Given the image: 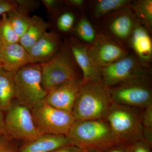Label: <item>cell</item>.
<instances>
[{"instance_id":"obj_33","label":"cell","mask_w":152,"mask_h":152,"mask_svg":"<svg viewBox=\"0 0 152 152\" xmlns=\"http://www.w3.org/2000/svg\"><path fill=\"white\" fill-rule=\"evenodd\" d=\"M66 2L70 5L80 7L83 6L84 1L83 0H69L66 1Z\"/></svg>"},{"instance_id":"obj_29","label":"cell","mask_w":152,"mask_h":152,"mask_svg":"<svg viewBox=\"0 0 152 152\" xmlns=\"http://www.w3.org/2000/svg\"><path fill=\"white\" fill-rule=\"evenodd\" d=\"M0 152H18V150L12 145L9 140H0Z\"/></svg>"},{"instance_id":"obj_32","label":"cell","mask_w":152,"mask_h":152,"mask_svg":"<svg viewBox=\"0 0 152 152\" xmlns=\"http://www.w3.org/2000/svg\"><path fill=\"white\" fill-rule=\"evenodd\" d=\"M105 152H126V145H120L113 147Z\"/></svg>"},{"instance_id":"obj_9","label":"cell","mask_w":152,"mask_h":152,"mask_svg":"<svg viewBox=\"0 0 152 152\" xmlns=\"http://www.w3.org/2000/svg\"><path fill=\"white\" fill-rule=\"evenodd\" d=\"M102 81L110 88L131 79L151 75V68L142 64L134 54H128L102 68Z\"/></svg>"},{"instance_id":"obj_8","label":"cell","mask_w":152,"mask_h":152,"mask_svg":"<svg viewBox=\"0 0 152 152\" xmlns=\"http://www.w3.org/2000/svg\"><path fill=\"white\" fill-rule=\"evenodd\" d=\"M5 117L9 139L32 141L41 135L36 126L31 110L18 101H13Z\"/></svg>"},{"instance_id":"obj_25","label":"cell","mask_w":152,"mask_h":152,"mask_svg":"<svg viewBox=\"0 0 152 152\" xmlns=\"http://www.w3.org/2000/svg\"><path fill=\"white\" fill-rule=\"evenodd\" d=\"M142 140L150 147L152 145V104L144 109L142 120Z\"/></svg>"},{"instance_id":"obj_28","label":"cell","mask_w":152,"mask_h":152,"mask_svg":"<svg viewBox=\"0 0 152 152\" xmlns=\"http://www.w3.org/2000/svg\"><path fill=\"white\" fill-rule=\"evenodd\" d=\"M18 8V4L15 1L0 0V15L7 13L9 12Z\"/></svg>"},{"instance_id":"obj_35","label":"cell","mask_w":152,"mask_h":152,"mask_svg":"<svg viewBox=\"0 0 152 152\" xmlns=\"http://www.w3.org/2000/svg\"><path fill=\"white\" fill-rule=\"evenodd\" d=\"M4 42V41H3L2 38L1 36V34H0V47L1 45Z\"/></svg>"},{"instance_id":"obj_23","label":"cell","mask_w":152,"mask_h":152,"mask_svg":"<svg viewBox=\"0 0 152 152\" xmlns=\"http://www.w3.org/2000/svg\"><path fill=\"white\" fill-rule=\"evenodd\" d=\"M75 32L79 37L87 44H91L94 40L96 34L92 25L85 17H83L77 25Z\"/></svg>"},{"instance_id":"obj_1","label":"cell","mask_w":152,"mask_h":152,"mask_svg":"<svg viewBox=\"0 0 152 152\" xmlns=\"http://www.w3.org/2000/svg\"><path fill=\"white\" fill-rule=\"evenodd\" d=\"M66 136L73 145L83 150L105 152L122 145L104 119L75 121Z\"/></svg>"},{"instance_id":"obj_36","label":"cell","mask_w":152,"mask_h":152,"mask_svg":"<svg viewBox=\"0 0 152 152\" xmlns=\"http://www.w3.org/2000/svg\"><path fill=\"white\" fill-rule=\"evenodd\" d=\"M85 152H101L98 151H94V150H84Z\"/></svg>"},{"instance_id":"obj_18","label":"cell","mask_w":152,"mask_h":152,"mask_svg":"<svg viewBox=\"0 0 152 152\" xmlns=\"http://www.w3.org/2000/svg\"><path fill=\"white\" fill-rule=\"evenodd\" d=\"M49 27L48 23L40 17H31L29 26L25 34L20 38L19 43L27 51L44 34Z\"/></svg>"},{"instance_id":"obj_11","label":"cell","mask_w":152,"mask_h":152,"mask_svg":"<svg viewBox=\"0 0 152 152\" xmlns=\"http://www.w3.org/2000/svg\"><path fill=\"white\" fill-rule=\"evenodd\" d=\"M102 23L104 33L124 46L127 45L137 19L130 6L106 16Z\"/></svg>"},{"instance_id":"obj_27","label":"cell","mask_w":152,"mask_h":152,"mask_svg":"<svg viewBox=\"0 0 152 152\" xmlns=\"http://www.w3.org/2000/svg\"><path fill=\"white\" fill-rule=\"evenodd\" d=\"M151 148L146 142L141 139L126 145V152H151Z\"/></svg>"},{"instance_id":"obj_3","label":"cell","mask_w":152,"mask_h":152,"mask_svg":"<svg viewBox=\"0 0 152 152\" xmlns=\"http://www.w3.org/2000/svg\"><path fill=\"white\" fill-rule=\"evenodd\" d=\"M144 109L112 104L104 120L122 145H127L142 138Z\"/></svg>"},{"instance_id":"obj_24","label":"cell","mask_w":152,"mask_h":152,"mask_svg":"<svg viewBox=\"0 0 152 152\" xmlns=\"http://www.w3.org/2000/svg\"><path fill=\"white\" fill-rule=\"evenodd\" d=\"M0 34L5 42L15 44L18 43L20 42V37L12 26L7 13L3 14L0 21Z\"/></svg>"},{"instance_id":"obj_15","label":"cell","mask_w":152,"mask_h":152,"mask_svg":"<svg viewBox=\"0 0 152 152\" xmlns=\"http://www.w3.org/2000/svg\"><path fill=\"white\" fill-rule=\"evenodd\" d=\"M0 61L3 69L14 76L22 68L32 64L27 51L19 43L4 42L0 47Z\"/></svg>"},{"instance_id":"obj_19","label":"cell","mask_w":152,"mask_h":152,"mask_svg":"<svg viewBox=\"0 0 152 152\" xmlns=\"http://www.w3.org/2000/svg\"><path fill=\"white\" fill-rule=\"evenodd\" d=\"M15 98L14 75L0 68V110L7 112L13 100Z\"/></svg>"},{"instance_id":"obj_7","label":"cell","mask_w":152,"mask_h":152,"mask_svg":"<svg viewBox=\"0 0 152 152\" xmlns=\"http://www.w3.org/2000/svg\"><path fill=\"white\" fill-rule=\"evenodd\" d=\"M31 110L34 122L41 135H66L75 121L72 113L53 107L44 101Z\"/></svg>"},{"instance_id":"obj_16","label":"cell","mask_w":152,"mask_h":152,"mask_svg":"<svg viewBox=\"0 0 152 152\" xmlns=\"http://www.w3.org/2000/svg\"><path fill=\"white\" fill-rule=\"evenodd\" d=\"M135 55L143 65L151 68L152 59V41L151 34L137 20L128 42Z\"/></svg>"},{"instance_id":"obj_2","label":"cell","mask_w":152,"mask_h":152,"mask_svg":"<svg viewBox=\"0 0 152 152\" xmlns=\"http://www.w3.org/2000/svg\"><path fill=\"white\" fill-rule=\"evenodd\" d=\"M113 103L110 88L102 81L83 80L72 114L75 121L104 119Z\"/></svg>"},{"instance_id":"obj_30","label":"cell","mask_w":152,"mask_h":152,"mask_svg":"<svg viewBox=\"0 0 152 152\" xmlns=\"http://www.w3.org/2000/svg\"><path fill=\"white\" fill-rule=\"evenodd\" d=\"M3 139L9 140L6 131L5 117L3 112L0 110V140Z\"/></svg>"},{"instance_id":"obj_34","label":"cell","mask_w":152,"mask_h":152,"mask_svg":"<svg viewBox=\"0 0 152 152\" xmlns=\"http://www.w3.org/2000/svg\"><path fill=\"white\" fill-rule=\"evenodd\" d=\"M42 2L48 10H50L56 5L57 1L55 0H43Z\"/></svg>"},{"instance_id":"obj_22","label":"cell","mask_w":152,"mask_h":152,"mask_svg":"<svg viewBox=\"0 0 152 152\" xmlns=\"http://www.w3.org/2000/svg\"><path fill=\"white\" fill-rule=\"evenodd\" d=\"M7 15L12 26L20 38L29 26L31 17L29 16L28 13L18 9L9 12Z\"/></svg>"},{"instance_id":"obj_26","label":"cell","mask_w":152,"mask_h":152,"mask_svg":"<svg viewBox=\"0 0 152 152\" xmlns=\"http://www.w3.org/2000/svg\"><path fill=\"white\" fill-rule=\"evenodd\" d=\"M75 20L73 14L69 12L64 13L58 19L57 26L60 31L67 32L72 27Z\"/></svg>"},{"instance_id":"obj_31","label":"cell","mask_w":152,"mask_h":152,"mask_svg":"<svg viewBox=\"0 0 152 152\" xmlns=\"http://www.w3.org/2000/svg\"><path fill=\"white\" fill-rule=\"evenodd\" d=\"M50 152H85V151L74 145H69Z\"/></svg>"},{"instance_id":"obj_10","label":"cell","mask_w":152,"mask_h":152,"mask_svg":"<svg viewBox=\"0 0 152 152\" xmlns=\"http://www.w3.org/2000/svg\"><path fill=\"white\" fill-rule=\"evenodd\" d=\"M88 45L92 59L101 69L129 54L128 50L123 45L102 32L96 33L94 40Z\"/></svg>"},{"instance_id":"obj_6","label":"cell","mask_w":152,"mask_h":152,"mask_svg":"<svg viewBox=\"0 0 152 152\" xmlns=\"http://www.w3.org/2000/svg\"><path fill=\"white\" fill-rule=\"evenodd\" d=\"M110 91L115 103L143 109L152 104L151 75L123 82L110 87Z\"/></svg>"},{"instance_id":"obj_17","label":"cell","mask_w":152,"mask_h":152,"mask_svg":"<svg viewBox=\"0 0 152 152\" xmlns=\"http://www.w3.org/2000/svg\"><path fill=\"white\" fill-rule=\"evenodd\" d=\"M73 145L66 135L45 134L22 146L18 152H50L62 147Z\"/></svg>"},{"instance_id":"obj_4","label":"cell","mask_w":152,"mask_h":152,"mask_svg":"<svg viewBox=\"0 0 152 152\" xmlns=\"http://www.w3.org/2000/svg\"><path fill=\"white\" fill-rule=\"evenodd\" d=\"M75 59L69 46H62L52 59L40 64L42 85L49 93L64 84L78 77Z\"/></svg>"},{"instance_id":"obj_5","label":"cell","mask_w":152,"mask_h":152,"mask_svg":"<svg viewBox=\"0 0 152 152\" xmlns=\"http://www.w3.org/2000/svg\"><path fill=\"white\" fill-rule=\"evenodd\" d=\"M17 100L31 110L44 101L48 92L42 85L40 64H30L14 76Z\"/></svg>"},{"instance_id":"obj_20","label":"cell","mask_w":152,"mask_h":152,"mask_svg":"<svg viewBox=\"0 0 152 152\" xmlns=\"http://www.w3.org/2000/svg\"><path fill=\"white\" fill-rule=\"evenodd\" d=\"M130 8L136 19L146 28L150 34L152 32V0L132 1Z\"/></svg>"},{"instance_id":"obj_13","label":"cell","mask_w":152,"mask_h":152,"mask_svg":"<svg viewBox=\"0 0 152 152\" xmlns=\"http://www.w3.org/2000/svg\"><path fill=\"white\" fill-rule=\"evenodd\" d=\"M72 55L83 74V81H102V69L94 62L89 52V45L72 39L69 45Z\"/></svg>"},{"instance_id":"obj_12","label":"cell","mask_w":152,"mask_h":152,"mask_svg":"<svg viewBox=\"0 0 152 152\" xmlns=\"http://www.w3.org/2000/svg\"><path fill=\"white\" fill-rule=\"evenodd\" d=\"M83 79L77 78L48 93L44 101L53 107L72 113Z\"/></svg>"},{"instance_id":"obj_37","label":"cell","mask_w":152,"mask_h":152,"mask_svg":"<svg viewBox=\"0 0 152 152\" xmlns=\"http://www.w3.org/2000/svg\"><path fill=\"white\" fill-rule=\"evenodd\" d=\"M2 67V66L1 63V61H0V68Z\"/></svg>"},{"instance_id":"obj_14","label":"cell","mask_w":152,"mask_h":152,"mask_svg":"<svg viewBox=\"0 0 152 152\" xmlns=\"http://www.w3.org/2000/svg\"><path fill=\"white\" fill-rule=\"evenodd\" d=\"M56 32H46L28 51L32 64L45 63L52 59L62 47Z\"/></svg>"},{"instance_id":"obj_21","label":"cell","mask_w":152,"mask_h":152,"mask_svg":"<svg viewBox=\"0 0 152 152\" xmlns=\"http://www.w3.org/2000/svg\"><path fill=\"white\" fill-rule=\"evenodd\" d=\"M129 0H99L95 4L93 15L95 18H104L109 14L129 7Z\"/></svg>"}]
</instances>
